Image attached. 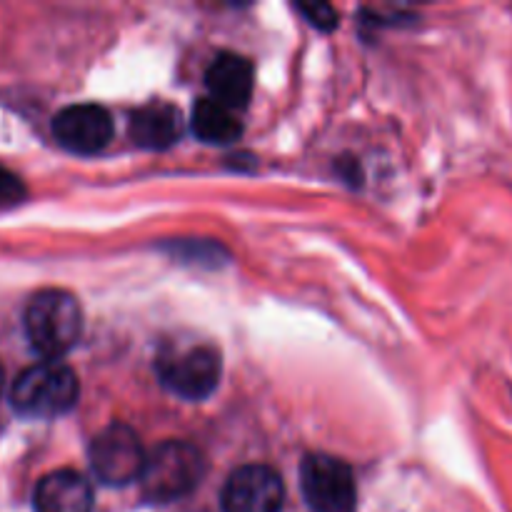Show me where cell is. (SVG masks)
<instances>
[{"label":"cell","mask_w":512,"mask_h":512,"mask_svg":"<svg viewBox=\"0 0 512 512\" xmlns=\"http://www.w3.org/2000/svg\"><path fill=\"white\" fill-rule=\"evenodd\" d=\"M158 378L170 393L185 400H205L218 388L223 360L220 353L210 345H195L185 350H170L163 353L155 363Z\"/></svg>","instance_id":"cell-5"},{"label":"cell","mask_w":512,"mask_h":512,"mask_svg":"<svg viewBox=\"0 0 512 512\" xmlns=\"http://www.w3.org/2000/svg\"><path fill=\"white\" fill-rule=\"evenodd\" d=\"M130 138L145 150H165L175 145L183 133V120L178 108L170 103H148L135 110L130 118Z\"/></svg>","instance_id":"cell-11"},{"label":"cell","mask_w":512,"mask_h":512,"mask_svg":"<svg viewBox=\"0 0 512 512\" xmlns=\"http://www.w3.org/2000/svg\"><path fill=\"white\" fill-rule=\"evenodd\" d=\"M205 85L210 98L228 105L230 110L245 108L255 88V70L248 58L238 53H220L205 70Z\"/></svg>","instance_id":"cell-10"},{"label":"cell","mask_w":512,"mask_h":512,"mask_svg":"<svg viewBox=\"0 0 512 512\" xmlns=\"http://www.w3.org/2000/svg\"><path fill=\"white\" fill-rule=\"evenodd\" d=\"M113 118L103 105H68L53 118V135L65 150L78 155H95L113 140Z\"/></svg>","instance_id":"cell-8"},{"label":"cell","mask_w":512,"mask_h":512,"mask_svg":"<svg viewBox=\"0 0 512 512\" xmlns=\"http://www.w3.org/2000/svg\"><path fill=\"white\" fill-rule=\"evenodd\" d=\"M90 468L103 485L118 488L140 480L148 453L130 425L113 423L90 443Z\"/></svg>","instance_id":"cell-6"},{"label":"cell","mask_w":512,"mask_h":512,"mask_svg":"<svg viewBox=\"0 0 512 512\" xmlns=\"http://www.w3.org/2000/svg\"><path fill=\"white\" fill-rule=\"evenodd\" d=\"M80 383L63 360H40L25 368L10 385V405L25 418L53 420L78 403Z\"/></svg>","instance_id":"cell-2"},{"label":"cell","mask_w":512,"mask_h":512,"mask_svg":"<svg viewBox=\"0 0 512 512\" xmlns=\"http://www.w3.org/2000/svg\"><path fill=\"white\" fill-rule=\"evenodd\" d=\"M25 198V185L13 170L0 165V208H10V205L23 203Z\"/></svg>","instance_id":"cell-13"},{"label":"cell","mask_w":512,"mask_h":512,"mask_svg":"<svg viewBox=\"0 0 512 512\" xmlns=\"http://www.w3.org/2000/svg\"><path fill=\"white\" fill-rule=\"evenodd\" d=\"M300 488L313 512H355L358 508V485L353 470L335 455H305L300 465Z\"/></svg>","instance_id":"cell-4"},{"label":"cell","mask_w":512,"mask_h":512,"mask_svg":"<svg viewBox=\"0 0 512 512\" xmlns=\"http://www.w3.org/2000/svg\"><path fill=\"white\" fill-rule=\"evenodd\" d=\"M300 13L305 15L310 25H315L318 30H333L338 25V13H335L333 5L328 3H305L300 5Z\"/></svg>","instance_id":"cell-14"},{"label":"cell","mask_w":512,"mask_h":512,"mask_svg":"<svg viewBox=\"0 0 512 512\" xmlns=\"http://www.w3.org/2000/svg\"><path fill=\"white\" fill-rule=\"evenodd\" d=\"M3 388H5V373H3V365H0V395H3Z\"/></svg>","instance_id":"cell-15"},{"label":"cell","mask_w":512,"mask_h":512,"mask_svg":"<svg viewBox=\"0 0 512 512\" xmlns=\"http://www.w3.org/2000/svg\"><path fill=\"white\" fill-rule=\"evenodd\" d=\"M35 512H93V488L78 470H53L33 493Z\"/></svg>","instance_id":"cell-9"},{"label":"cell","mask_w":512,"mask_h":512,"mask_svg":"<svg viewBox=\"0 0 512 512\" xmlns=\"http://www.w3.org/2000/svg\"><path fill=\"white\" fill-rule=\"evenodd\" d=\"M285 503L283 478L270 465H243L225 480L223 512H280Z\"/></svg>","instance_id":"cell-7"},{"label":"cell","mask_w":512,"mask_h":512,"mask_svg":"<svg viewBox=\"0 0 512 512\" xmlns=\"http://www.w3.org/2000/svg\"><path fill=\"white\" fill-rule=\"evenodd\" d=\"M23 325L35 353L43 360H60L80 340L83 310L78 298L65 290H40L25 305Z\"/></svg>","instance_id":"cell-1"},{"label":"cell","mask_w":512,"mask_h":512,"mask_svg":"<svg viewBox=\"0 0 512 512\" xmlns=\"http://www.w3.org/2000/svg\"><path fill=\"white\" fill-rule=\"evenodd\" d=\"M190 128L205 143H233L243 135V123L228 105L213 98H203L193 105Z\"/></svg>","instance_id":"cell-12"},{"label":"cell","mask_w":512,"mask_h":512,"mask_svg":"<svg viewBox=\"0 0 512 512\" xmlns=\"http://www.w3.org/2000/svg\"><path fill=\"white\" fill-rule=\"evenodd\" d=\"M205 475V458L185 440H165L145 458L140 490L153 503H175L193 493Z\"/></svg>","instance_id":"cell-3"}]
</instances>
